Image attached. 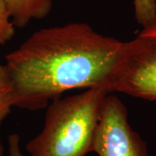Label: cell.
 I'll list each match as a JSON object with an SVG mask.
<instances>
[{
    "mask_svg": "<svg viewBox=\"0 0 156 156\" xmlns=\"http://www.w3.org/2000/svg\"><path fill=\"white\" fill-rule=\"evenodd\" d=\"M92 152L98 156H149L146 142L128 122L127 108L115 93L104 99Z\"/></svg>",
    "mask_w": 156,
    "mask_h": 156,
    "instance_id": "obj_4",
    "label": "cell"
},
{
    "mask_svg": "<svg viewBox=\"0 0 156 156\" xmlns=\"http://www.w3.org/2000/svg\"><path fill=\"white\" fill-rule=\"evenodd\" d=\"M8 156H25L21 150L20 136L17 134H11L8 137Z\"/></svg>",
    "mask_w": 156,
    "mask_h": 156,
    "instance_id": "obj_9",
    "label": "cell"
},
{
    "mask_svg": "<svg viewBox=\"0 0 156 156\" xmlns=\"http://www.w3.org/2000/svg\"><path fill=\"white\" fill-rule=\"evenodd\" d=\"M14 107L12 87L4 64L0 62V127Z\"/></svg>",
    "mask_w": 156,
    "mask_h": 156,
    "instance_id": "obj_6",
    "label": "cell"
},
{
    "mask_svg": "<svg viewBox=\"0 0 156 156\" xmlns=\"http://www.w3.org/2000/svg\"><path fill=\"white\" fill-rule=\"evenodd\" d=\"M0 156H4V146L2 144L1 139H0Z\"/></svg>",
    "mask_w": 156,
    "mask_h": 156,
    "instance_id": "obj_10",
    "label": "cell"
},
{
    "mask_svg": "<svg viewBox=\"0 0 156 156\" xmlns=\"http://www.w3.org/2000/svg\"><path fill=\"white\" fill-rule=\"evenodd\" d=\"M122 44L86 23L35 31L5 56L14 107L39 110L72 89H108Z\"/></svg>",
    "mask_w": 156,
    "mask_h": 156,
    "instance_id": "obj_1",
    "label": "cell"
},
{
    "mask_svg": "<svg viewBox=\"0 0 156 156\" xmlns=\"http://www.w3.org/2000/svg\"><path fill=\"white\" fill-rule=\"evenodd\" d=\"M17 28L27 26L32 20L44 19L53 7L52 0H2Z\"/></svg>",
    "mask_w": 156,
    "mask_h": 156,
    "instance_id": "obj_5",
    "label": "cell"
},
{
    "mask_svg": "<svg viewBox=\"0 0 156 156\" xmlns=\"http://www.w3.org/2000/svg\"><path fill=\"white\" fill-rule=\"evenodd\" d=\"M105 87L59 97L46 107L41 132L26 144L30 156H86L92 146L104 99Z\"/></svg>",
    "mask_w": 156,
    "mask_h": 156,
    "instance_id": "obj_2",
    "label": "cell"
},
{
    "mask_svg": "<svg viewBox=\"0 0 156 156\" xmlns=\"http://www.w3.org/2000/svg\"><path fill=\"white\" fill-rule=\"evenodd\" d=\"M134 17L142 29L156 26V0H134Z\"/></svg>",
    "mask_w": 156,
    "mask_h": 156,
    "instance_id": "obj_7",
    "label": "cell"
},
{
    "mask_svg": "<svg viewBox=\"0 0 156 156\" xmlns=\"http://www.w3.org/2000/svg\"><path fill=\"white\" fill-rule=\"evenodd\" d=\"M15 28L4 2L0 0V45L11 41L15 34Z\"/></svg>",
    "mask_w": 156,
    "mask_h": 156,
    "instance_id": "obj_8",
    "label": "cell"
},
{
    "mask_svg": "<svg viewBox=\"0 0 156 156\" xmlns=\"http://www.w3.org/2000/svg\"><path fill=\"white\" fill-rule=\"evenodd\" d=\"M108 89L156 101V26L142 29L134 38L122 42Z\"/></svg>",
    "mask_w": 156,
    "mask_h": 156,
    "instance_id": "obj_3",
    "label": "cell"
}]
</instances>
